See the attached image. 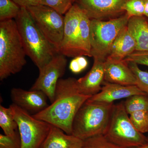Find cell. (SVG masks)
Here are the masks:
<instances>
[{
  "label": "cell",
  "mask_w": 148,
  "mask_h": 148,
  "mask_svg": "<svg viewBox=\"0 0 148 148\" xmlns=\"http://www.w3.org/2000/svg\"><path fill=\"white\" fill-rule=\"evenodd\" d=\"M75 78L60 79L56 89L55 98L43 110L33 116L59 127L72 135L73 124L78 111L91 96L79 92Z\"/></svg>",
  "instance_id": "obj_1"
},
{
  "label": "cell",
  "mask_w": 148,
  "mask_h": 148,
  "mask_svg": "<svg viewBox=\"0 0 148 148\" xmlns=\"http://www.w3.org/2000/svg\"><path fill=\"white\" fill-rule=\"evenodd\" d=\"M14 20L27 56L40 70L52 60L57 51L40 32L27 8L21 7Z\"/></svg>",
  "instance_id": "obj_2"
},
{
  "label": "cell",
  "mask_w": 148,
  "mask_h": 148,
  "mask_svg": "<svg viewBox=\"0 0 148 148\" xmlns=\"http://www.w3.org/2000/svg\"><path fill=\"white\" fill-rule=\"evenodd\" d=\"M27 56L16 21H0V80L21 71Z\"/></svg>",
  "instance_id": "obj_3"
},
{
  "label": "cell",
  "mask_w": 148,
  "mask_h": 148,
  "mask_svg": "<svg viewBox=\"0 0 148 148\" xmlns=\"http://www.w3.org/2000/svg\"><path fill=\"white\" fill-rule=\"evenodd\" d=\"M114 105V103L86 101L74 118L72 135L82 140L95 135H104L108 126Z\"/></svg>",
  "instance_id": "obj_4"
},
{
  "label": "cell",
  "mask_w": 148,
  "mask_h": 148,
  "mask_svg": "<svg viewBox=\"0 0 148 148\" xmlns=\"http://www.w3.org/2000/svg\"><path fill=\"white\" fill-rule=\"evenodd\" d=\"M128 114L124 103L114 105L104 136L121 148H134L143 146L147 142L148 138L135 129Z\"/></svg>",
  "instance_id": "obj_5"
},
{
  "label": "cell",
  "mask_w": 148,
  "mask_h": 148,
  "mask_svg": "<svg viewBox=\"0 0 148 148\" xmlns=\"http://www.w3.org/2000/svg\"><path fill=\"white\" fill-rule=\"evenodd\" d=\"M130 17L125 13L106 21L90 19V53L93 58L105 61L117 36L127 26Z\"/></svg>",
  "instance_id": "obj_6"
},
{
  "label": "cell",
  "mask_w": 148,
  "mask_h": 148,
  "mask_svg": "<svg viewBox=\"0 0 148 148\" xmlns=\"http://www.w3.org/2000/svg\"><path fill=\"white\" fill-rule=\"evenodd\" d=\"M27 8L40 32L58 53L64 36L65 16L40 4Z\"/></svg>",
  "instance_id": "obj_7"
},
{
  "label": "cell",
  "mask_w": 148,
  "mask_h": 148,
  "mask_svg": "<svg viewBox=\"0 0 148 148\" xmlns=\"http://www.w3.org/2000/svg\"><path fill=\"white\" fill-rule=\"evenodd\" d=\"M10 107L18 124L21 148H40L48 134L51 124L36 119L13 103Z\"/></svg>",
  "instance_id": "obj_8"
},
{
  "label": "cell",
  "mask_w": 148,
  "mask_h": 148,
  "mask_svg": "<svg viewBox=\"0 0 148 148\" xmlns=\"http://www.w3.org/2000/svg\"><path fill=\"white\" fill-rule=\"evenodd\" d=\"M67 65L66 56L57 53L48 64L40 69L39 76L30 90L42 91L52 103L55 98L57 83L65 74Z\"/></svg>",
  "instance_id": "obj_9"
},
{
  "label": "cell",
  "mask_w": 148,
  "mask_h": 148,
  "mask_svg": "<svg viewBox=\"0 0 148 148\" xmlns=\"http://www.w3.org/2000/svg\"><path fill=\"white\" fill-rule=\"evenodd\" d=\"M128 0H75V3L90 19L106 21L125 13L123 7Z\"/></svg>",
  "instance_id": "obj_10"
},
{
  "label": "cell",
  "mask_w": 148,
  "mask_h": 148,
  "mask_svg": "<svg viewBox=\"0 0 148 148\" xmlns=\"http://www.w3.org/2000/svg\"><path fill=\"white\" fill-rule=\"evenodd\" d=\"M82 10L75 3L65 14L64 36L58 53L66 57L79 56L78 45L80 19Z\"/></svg>",
  "instance_id": "obj_11"
},
{
  "label": "cell",
  "mask_w": 148,
  "mask_h": 148,
  "mask_svg": "<svg viewBox=\"0 0 148 148\" xmlns=\"http://www.w3.org/2000/svg\"><path fill=\"white\" fill-rule=\"evenodd\" d=\"M10 96L13 104L33 115L43 110L49 106L47 96L40 90L14 88L11 90Z\"/></svg>",
  "instance_id": "obj_12"
},
{
  "label": "cell",
  "mask_w": 148,
  "mask_h": 148,
  "mask_svg": "<svg viewBox=\"0 0 148 148\" xmlns=\"http://www.w3.org/2000/svg\"><path fill=\"white\" fill-rule=\"evenodd\" d=\"M104 81L124 86L136 85L135 75L124 60L107 58L104 63Z\"/></svg>",
  "instance_id": "obj_13"
},
{
  "label": "cell",
  "mask_w": 148,
  "mask_h": 148,
  "mask_svg": "<svg viewBox=\"0 0 148 148\" xmlns=\"http://www.w3.org/2000/svg\"><path fill=\"white\" fill-rule=\"evenodd\" d=\"M136 85L124 86L106 82L101 91L87 101L94 103H110L114 101L139 94H146Z\"/></svg>",
  "instance_id": "obj_14"
},
{
  "label": "cell",
  "mask_w": 148,
  "mask_h": 148,
  "mask_svg": "<svg viewBox=\"0 0 148 148\" xmlns=\"http://www.w3.org/2000/svg\"><path fill=\"white\" fill-rule=\"evenodd\" d=\"M93 65L85 76L77 79L79 92L84 95L92 96L101 91V84L104 81V63L105 61L93 58Z\"/></svg>",
  "instance_id": "obj_15"
},
{
  "label": "cell",
  "mask_w": 148,
  "mask_h": 148,
  "mask_svg": "<svg viewBox=\"0 0 148 148\" xmlns=\"http://www.w3.org/2000/svg\"><path fill=\"white\" fill-rule=\"evenodd\" d=\"M83 140L51 125L50 130L40 148H81Z\"/></svg>",
  "instance_id": "obj_16"
},
{
  "label": "cell",
  "mask_w": 148,
  "mask_h": 148,
  "mask_svg": "<svg viewBox=\"0 0 148 148\" xmlns=\"http://www.w3.org/2000/svg\"><path fill=\"white\" fill-rule=\"evenodd\" d=\"M136 49V42L128 31L127 25L117 36L107 58L123 60L135 51Z\"/></svg>",
  "instance_id": "obj_17"
},
{
  "label": "cell",
  "mask_w": 148,
  "mask_h": 148,
  "mask_svg": "<svg viewBox=\"0 0 148 148\" xmlns=\"http://www.w3.org/2000/svg\"><path fill=\"white\" fill-rule=\"evenodd\" d=\"M127 28L136 43L135 51H148V19L145 16H132Z\"/></svg>",
  "instance_id": "obj_18"
},
{
  "label": "cell",
  "mask_w": 148,
  "mask_h": 148,
  "mask_svg": "<svg viewBox=\"0 0 148 148\" xmlns=\"http://www.w3.org/2000/svg\"><path fill=\"white\" fill-rule=\"evenodd\" d=\"M90 18L82 10L78 39L79 56H86L91 57L90 53Z\"/></svg>",
  "instance_id": "obj_19"
},
{
  "label": "cell",
  "mask_w": 148,
  "mask_h": 148,
  "mask_svg": "<svg viewBox=\"0 0 148 148\" xmlns=\"http://www.w3.org/2000/svg\"><path fill=\"white\" fill-rule=\"evenodd\" d=\"M0 126L5 135H12L18 130V126L12 109L0 106Z\"/></svg>",
  "instance_id": "obj_20"
},
{
  "label": "cell",
  "mask_w": 148,
  "mask_h": 148,
  "mask_svg": "<svg viewBox=\"0 0 148 148\" xmlns=\"http://www.w3.org/2000/svg\"><path fill=\"white\" fill-rule=\"evenodd\" d=\"M128 114L136 111H148V94H139L127 98L124 103Z\"/></svg>",
  "instance_id": "obj_21"
},
{
  "label": "cell",
  "mask_w": 148,
  "mask_h": 148,
  "mask_svg": "<svg viewBox=\"0 0 148 148\" xmlns=\"http://www.w3.org/2000/svg\"><path fill=\"white\" fill-rule=\"evenodd\" d=\"M21 8L12 0H0V21L15 19Z\"/></svg>",
  "instance_id": "obj_22"
},
{
  "label": "cell",
  "mask_w": 148,
  "mask_h": 148,
  "mask_svg": "<svg viewBox=\"0 0 148 148\" xmlns=\"http://www.w3.org/2000/svg\"><path fill=\"white\" fill-rule=\"evenodd\" d=\"M81 148H121L110 142L104 135H99L83 140Z\"/></svg>",
  "instance_id": "obj_23"
},
{
  "label": "cell",
  "mask_w": 148,
  "mask_h": 148,
  "mask_svg": "<svg viewBox=\"0 0 148 148\" xmlns=\"http://www.w3.org/2000/svg\"><path fill=\"white\" fill-rule=\"evenodd\" d=\"M130 115V119L135 129L143 134L148 132V111H136Z\"/></svg>",
  "instance_id": "obj_24"
},
{
  "label": "cell",
  "mask_w": 148,
  "mask_h": 148,
  "mask_svg": "<svg viewBox=\"0 0 148 148\" xmlns=\"http://www.w3.org/2000/svg\"><path fill=\"white\" fill-rule=\"evenodd\" d=\"M146 0H128L123 9L129 17L143 16L145 14Z\"/></svg>",
  "instance_id": "obj_25"
},
{
  "label": "cell",
  "mask_w": 148,
  "mask_h": 148,
  "mask_svg": "<svg viewBox=\"0 0 148 148\" xmlns=\"http://www.w3.org/2000/svg\"><path fill=\"white\" fill-rule=\"evenodd\" d=\"M128 63L130 69L135 75L136 86L143 92L148 94V72L142 71L138 64L133 62Z\"/></svg>",
  "instance_id": "obj_26"
},
{
  "label": "cell",
  "mask_w": 148,
  "mask_h": 148,
  "mask_svg": "<svg viewBox=\"0 0 148 148\" xmlns=\"http://www.w3.org/2000/svg\"><path fill=\"white\" fill-rule=\"evenodd\" d=\"M75 1V0H40V4L48 6L64 15L68 12Z\"/></svg>",
  "instance_id": "obj_27"
},
{
  "label": "cell",
  "mask_w": 148,
  "mask_h": 148,
  "mask_svg": "<svg viewBox=\"0 0 148 148\" xmlns=\"http://www.w3.org/2000/svg\"><path fill=\"white\" fill-rule=\"evenodd\" d=\"M0 148H21V142L18 130L12 135L0 134Z\"/></svg>",
  "instance_id": "obj_28"
},
{
  "label": "cell",
  "mask_w": 148,
  "mask_h": 148,
  "mask_svg": "<svg viewBox=\"0 0 148 148\" xmlns=\"http://www.w3.org/2000/svg\"><path fill=\"white\" fill-rule=\"evenodd\" d=\"M123 60L127 63L148 66V51H135Z\"/></svg>",
  "instance_id": "obj_29"
},
{
  "label": "cell",
  "mask_w": 148,
  "mask_h": 148,
  "mask_svg": "<svg viewBox=\"0 0 148 148\" xmlns=\"http://www.w3.org/2000/svg\"><path fill=\"white\" fill-rule=\"evenodd\" d=\"M88 65L86 58L84 56L75 57L69 64V69L72 73L77 74L86 69Z\"/></svg>",
  "instance_id": "obj_30"
},
{
  "label": "cell",
  "mask_w": 148,
  "mask_h": 148,
  "mask_svg": "<svg viewBox=\"0 0 148 148\" xmlns=\"http://www.w3.org/2000/svg\"><path fill=\"white\" fill-rule=\"evenodd\" d=\"M20 7L28 8L40 4V0H12Z\"/></svg>",
  "instance_id": "obj_31"
},
{
  "label": "cell",
  "mask_w": 148,
  "mask_h": 148,
  "mask_svg": "<svg viewBox=\"0 0 148 148\" xmlns=\"http://www.w3.org/2000/svg\"><path fill=\"white\" fill-rule=\"evenodd\" d=\"M144 16L148 19V0H146Z\"/></svg>",
  "instance_id": "obj_32"
},
{
  "label": "cell",
  "mask_w": 148,
  "mask_h": 148,
  "mask_svg": "<svg viewBox=\"0 0 148 148\" xmlns=\"http://www.w3.org/2000/svg\"><path fill=\"white\" fill-rule=\"evenodd\" d=\"M134 148H148V140L147 143H146L145 145L140 147H136Z\"/></svg>",
  "instance_id": "obj_33"
}]
</instances>
